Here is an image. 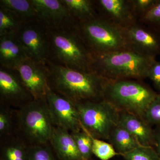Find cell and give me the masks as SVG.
<instances>
[{"label":"cell","instance_id":"11","mask_svg":"<svg viewBox=\"0 0 160 160\" xmlns=\"http://www.w3.org/2000/svg\"><path fill=\"white\" fill-rule=\"evenodd\" d=\"M37 20L47 29L75 27L76 21L61 0H31Z\"/></svg>","mask_w":160,"mask_h":160},{"label":"cell","instance_id":"2","mask_svg":"<svg viewBox=\"0 0 160 160\" xmlns=\"http://www.w3.org/2000/svg\"><path fill=\"white\" fill-rule=\"evenodd\" d=\"M47 31L49 43L48 62L78 71H92L93 55L76 26Z\"/></svg>","mask_w":160,"mask_h":160},{"label":"cell","instance_id":"17","mask_svg":"<svg viewBox=\"0 0 160 160\" xmlns=\"http://www.w3.org/2000/svg\"><path fill=\"white\" fill-rule=\"evenodd\" d=\"M49 143L59 160H83L74 138L66 129L55 126Z\"/></svg>","mask_w":160,"mask_h":160},{"label":"cell","instance_id":"15","mask_svg":"<svg viewBox=\"0 0 160 160\" xmlns=\"http://www.w3.org/2000/svg\"><path fill=\"white\" fill-rule=\"evenodd\" d=\"M118 125L130 132L141 146L154 147V129L143 118L120 112Z\"/></svg>","mask_w":160,"mask_h":160},{"label":"cell","instance_id":"19","mask_svg":"<svg viewBox=\"0 0 160 160\" xmlns=\"http://www.w3.org/2000/svg\"><path fill=\"white\" fill-rule=\"evenodd\" d=\"M76 21L86 22L97 17L98 14L95 1L91 0H61Z\"/></svg>","mask_w":160,"mask_h":160},{"label":"cell","instance_id":"12","mask_svg":"<svg viewBox=\"0 0 160 160\" xmlns=\"http://www.w3.org/2000/svg\"><path fill=\"white\" fill-rule=\"evenodd\" d=\"M123 30L129 50L154 58L160 54V32L139 22Z\"/></svg>","mask_w":160,"mask_h":160},{"label":"cell","instance_id":"21","mask_svg":"<svg viewBox=\"0 0 160 160\" xmlns=\"http://www.w3.org/2000/svg\"><path fill=\"white\" fill-rule=\"evenodd\" d=\"M0 6L13 12L24 22L37 19L31 0H1Z\"/></svg>","mask_w":160,"mask_h":160},{"label":"cell","instance_id":"5","mask_svg":"<svg viewBox=\"0 0 160 160\" xmlns=\"http://www.w3.org/2000/svg\"><path fill=\"white\" fill-rule=\"evenodd\" d=\"M158 93L138 81L109 80L104 92V99L119 112L141 118Z\"/></svg>","mask_w":160,"mask_h":160},{"label":"cell","instance_id":"8","mask_svg":"<svg viewBox=\"0 0 160 160\" xmlns=\"http://www.w3.org/2000/svg\"><path fill=\"white\" fill-rule=\"evenodd\" d=\"M16 35L28 58L47 65L49 56L47 29L37 19L23 23Z\"/></svg>","mask_w":160,"mask_h":160},{"label":"cell","instance_id":"32","mask_svg":"<svg viewBox=\"0 0 160 160\" xmlns=\"http://www.w3.org/2000/svg\"><path fill=\"white\" fill-rule=\"evenodd\" d=\"M155 144L154 148L160 160V127L154 129Z\"/></svg>","mask_w":160,"mask_h":160},{"label":"cell","instance_id":"18","mask_svg":"<svg viewBox=\"0 0 160 160\" xmlns=\"http://www.w3.org/2000/svg\"><path fill=\"white\" fill-rule=\"evenodd\" d=\"M28 147L17 134L1 140L0 160H27Z\"/></svg>","mask_w":160,"mask_h":160},{"label":"cell","instance_id":"27","mask_svg":"<svg viewBox=\"0 0 160 160\" xmlns=\"http://www.w3.org/2000/svg\"><path fill=\"white\" fill-rule=\"evenodd\" d=\"M125 160H159L154 147L140 146L122 155Z\"/></svg>","mask_w":160,"mask_h":160},{"label":"cell","instance_id":"28","mask_svg":"<svg viewBox=\"0 0 160 160\" xmlns=\"http://www.w3.org/2000/svg\"><path fill=\"white\" fill-rule=\"evenodd\" d=\"M138 22L160 32V0L139 19Z\"/></svg>","mask_w":160,"mask_h":160},{"label":"cell","instance_id":"24","mask_svg":"<svg viewBox=\"0 0 160 160\" xmlns=\"http://www.w3.org/2000/svg\"><path fill=\"white\" fill-rule=\"evenodd\" d=\"M75 140L83 160H92V140L91 137L83 129L70 132Z\"/></svg>","mask_w":160,"mask_h":160},{"label":"cell","instance_id":"13","mask_svg":"<svg viewBox=\"0 0 160 160\" xmlns=\"http://www.w3.org/2000/svg\"><path fill=\"white\" fill-rule=\"evenodd\" d=\"M16 70L34 99L46 98L50 89L47 65L39 64L27 58L19 65Z\"/></svg>","mask_w":160,"mask_h":160},{"label":"cell","instance_id":"10","mask_svg":"<svg viewBox=\"0 0 160 160\" xmlns=\"http://www.w3.org/2000/svg\"><path fill=\"white\" fill-rule=\"evenodd\" d=\"M46 99L55 126L70 132L82 130L79 116L74 102L50 89Z\"/></svg>","mask_w":160,"mask_h":160},{"label":"cell","instance_id":"14","mask_svg":"<svg viewBox=\"0 0 160 160\" xmlns=\"http://www.w3.org/2000/svg\"><path fill=\"white\" fill-rule=\"evenodd\" d=\"M98 14L109 23L122 29L138 22L129 0L95 1Z\"/></svg>","mask_w":160,"mask_h":160},{"label":"cell","instance_id":"23","mask_svg":"<svg viewBox=\"0 0 160 160\" xmlns=\"http://www.w3.org/2000/svg\"><path fill=\"white\" fill-rule=\"evenodd\" d=\"M23 23L13 12L0 6V36L16 34Z\"/></svg>","mask_w":160,"mask_h":160},{"label":"cell","instance_id":"33","mask_svg":"<svg viewBox=\"0 0 160 160\" xmlns=\"http://www.w3.org/2000/svg\"></svg>","mask_w":160,"mask_h":160},{"label":"cell","instance_id":"26","mask_svg":"<svg viewBox=\"0 0 160 160\" xmlns=\"http://www.w3.org/2000/svg\"><path fill=\"white\" fill-rule=\"evenodd\" d=\"M27 160H59L51 146L46 144L29 145Z\"/></svg>","mask_w":160,"mask_h":160},{"label":"cell","instance_id":"22","mask_svg":"<svg viewBox=\"0 0 160 160\" xmlns=\"http://www.w3.org/2000/svg\"><path fill=\"white\" fill-rule=\"evenodd\" d=\"M15 109L0 104V138L16 134Z\"/></svg>","mask_w":160,"mask_h":160},{"label":"cell","instance_id":"3","mask_svg":"<svg viewBox=\"0 0 160 160\" xmlns=\"http://www.w3.org/2000/svg\"><path fill=\"white\" fill-rule=\"evenodd\" d=\"M92 55V71L110 80L146 78L156 60L130 50Z\"/></svg>","mask_w":160,"mask_h":160},{"label":"cell","instance_id":"20","mask_svg":"<svg viewBox=\"0 0 160 160\" xmlns=\"http://www.w3.org/2000/svg\"><path fill=\"white\" fill-rule=\"evenodd\" d=\"M108 141L120 156L141 146L130 132L119 125L112 131Z\"/></svg>","mask_w":160,"mask_h":160},{"label":"cell","instance_id":"9","mask_svg":"<svg viewBox=\"0 0 160 160\" xmlns=\"http://www.w3.org/2000/svg\"><path fill=\"white\" fill-rule=\"evenodd\" d=\"M33 99L17 70L0 67V104L18 109Z\"/></svg>","mask_w":160,"mask_h":160},{"label":"cell","instance_id":"16","mask_svg":"<svg viewBox=\"0 0 160 160\" xmlns=\"http://www.w3.org/2000/svg\"><path fill=\"white\" fill-rule=\"evenodd\" d=\"M28 58L16 34L0 36V65L5 69L16 70Z\"/></svg>","mask_w":160,"mask_h":160},{"label":"cell","instance_id":"7","mask_svg":"<svg viewBox=\"0 0 160 160\" xmlns=\"http://www.w3.org/2000/svg\"><path fill=\"white\" fill-rule=\"evenodd\" d=\"M75 104L82 129L92 138L108 141L112 131L118 125L120 112L105 99Z\"/></svg>","mask_w":160,"mask_h":160},{"label":"cell","instance_id":"4","mask_svg":"<svg viewBox=\"0 0 160 160\" xmlns=\"http://www.w3.org/2000/svg\"><path fill=\"white\" fill-rule=\"evenodd\" d=\"M15 112L16 134L27 145L49 142L55 126L46 98L33 99Z\"/></svg>","mask_w":160,"mask_h":160},{"label":"cell","instance_id":"25","mask_svg":"<svg viewBox=\"0 0 160 160\" xmlns=\"http://www.w3.org/2000/svg\"><path fill=\"white\" fill-rule=\"evenodd\" d=\"M91 138L92 154L99 159L110 160L116 156L120 155L110 143L92 137Z\"/></svg>","mask_w":160,"mask_h":160},{"label":"cell","instance_id":"29","mask_svg":"<svg viewBox=\"0 0 160 160\" xmlns=\"http://www.w3.org/2000/svg\"><path fill=\"white\" fill-rule=\"evenodd\" d=\"M143 118L151 126L160 127V93L149 105Z\"/></svg>","mask_w":160,"mask_h":160},{"label":"cell","instance_id":"6","mask_svg":"<svg viewBox=\"0 0 160 160\" xmlns=\"http://www.w3.org/2000/svg\"><path fill=\"white\" fill-rule=\"evenodd\" d=\"M76 28L92 55L129 50L123 29L98 15L77 23Z\"/></svg>","mask_w":160,"mask_h":160},{"label":"cell","instance_id":"1","mask_svg":"<svg viewBox=\"0 0 160 160\" xmlns=\"http://www.w3.org/2000/svg\"><path fill=\"white\" fill-rule=\"evenodd\" d=\"M49 88L74 103L104 99L109 80L94 71L82 72L47 63Z\"/></svg>","mask_w":160,"mask_h":160},{"label":"cell","instance_id":"30","mask_svg":"<svg viewBox=\"0 0 160 160\" xmlns=\"http://www.w3.org/2000/svg\"><path fill=\"white\" fill-rule=\"evenodd\" d=\"M157 2L158 0H129L132 9L138 20Z\"/></svg>","mask_w":160,"mask_h":160},{"label":"cell","instance_id":"31","mask_svg":"<svg viewBox=\"0 0 160 160\" xmlns=\"http://www.w3.org/2000/svg\"><path fill=\"white\" fill-rule=\"evenodd\" d=\"M147 78L152 81L155 87L160 92V62L155 60L148 72Z\"/></svg>","mask_w":160,"mask_h":160}]
</instances>
